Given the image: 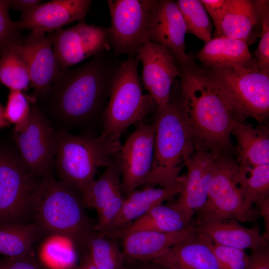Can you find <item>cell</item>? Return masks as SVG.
<instances>
[{
  "label": "cell",
  "mask_w": 269,
  "mask_h": 269,
  "mask_svg": "<svg viewBox=\"0 0 269 269\" xmlns=\"http://www.w3.org/2000/svg\"><path fill=\"white\" fill-rule=\"evenodd\" d=\"M114 71L100 54L77 68H60L46 92L34 102L57 132L89 127L109 95Z\"/></svg>",
  "instance_id": "2"
},
{
  "label": "cell",
  "mask_w": 269,
  "mask_h": 269,
  "mask_svg": "<svg viewBox=\"0 0 269 269\" xmlns=\"http://www.w3.org/2000/svg\"><path fill=\"white\" fill-rule=\"evenodd\" d=\"M31 106L22 91L10 90L4 109V116L9 124L14 125L15 132H21L27 127Z\"/></svg>",
  "instance_id": "34"
},
{
  "label": "cell",
  "mask_w": 269,
  "mask_h": 269,
  "mask_svg": "<svg viewBox=\"0 0 269 269\" xmlns=\"http://www.w3.org/2000/svg\"></svg>",
  "instance_id": "48"
},
{
  "label": "cell",
  "mask_w": 269,
  "mask_h": 269,
  "mask_svg": "<svg viewBox=\"0 0 269 269\" xmlns=\"http://www.w3.org/2000/svg\"><path fill=\"white\" fill-rule=\"evenodd\" d=\"M217 156L205 150H195L184 163L187 173L179 197L174 203L192 220L207 200Z\"/></svg>",
  "instance_id": "17"
},
{
  "label": "cell",
  "mask_w": 269,
  "mask_h": 269,
  "mask_svg": "<svg viewBox=\"0 0 269 269\" xmlns=\"http://www.w3.org/2000/svg\"><path fill=\"white\" fill-rule=\"evenodd\" d=\"M39 231L35 224L0 225V254L6 257L31 255L33 244Z\"/></svg>",
  "instance_id": "28"
},
{
  "label": "cell",
  "mask_w": 269,
  "mask_h": 269,
  "mask_svg": "<svg viewBox=\"0 0 269 269\" xmlns=\"http://www.w3.org/2000/svg\"><path fill=\"white\" fill-rule=\"evenodd\" d=\"M109 27L90 25L82 20L51 34L60 68H68L100 54L109 46Z\"/></svg>",
  "instance_id": "13"
},
{
  "label": "cell",
  "mask_w": 269,
  "mask_h": 269,
  "mask_svg": "<svg viewBox=\"0 0 269 269\" xmlns=\"http://www.w3.org/2000/svg\"><path fill=\"white\" fill-rule=\"evenodd\" d=\"M57 132L34 102L26 128L21 132H13L21 159L37 177L53 173Z\"/></svg>",
  "instance_id": "11"
},
{
  "label": "cell",
  "mask_w": 269,
  "mask_h": 269,
  "mask_svg": "<svg viewBox=\"0 0 269 269\" xmlns=\"http://www.w3.org/2000/svg\"><path fill=\"white\" fill-rule=\"evenodd\" d=\"M26 63L35 99L43 95L53 82L60 69L51 35L38 30L30 31L20 47Z\"/></svg>",
  "instance_id": "16"
},
{
  "label": "cell",
  "mask_w": 269,
  "mask_h": 269,
  "mask_svg": "<svg viewBox=\"0 0 269 269\" xmlns=\"http://www.w3.org/2000/svg\"><path fill=\"white\" fill-rule=\"evenodd\" d=\"M149 266L150 269H170L168 268L151 261L149 262Z\"/></svg>",
  "instance_id": "46"
},
{
  "label": "cell",
  "mask_w": 269,
  "mask_h": 269,
  "mask_svg": "<svg viewBox=\"0 0 269 269\" xmlns=\"http://www.w3.org/2000/svg\"><path fill=\"white\" fill-rule=\"evenodd\" d=\"M121 191L120 156L106 167L98 179L93 180L81 194L84 207L97 213L110 202Z\"/></svg>",
  "instance_id": "27"
},
{
  "label": "cell",
  "mask_w": 269,
  "mask_h": 269,
  "mask_svg": "<svg viewBox=\"0 0 269 269\" xmlns=\"http://www.w3.org/2000/svg\"><path fill=\"white\" fill-rule=\"evenodd\" d=\"M120 137L57 132L54 169L59 180L81 194L95 179L99 168L108 167L119 157Z\"/></svg>",
  "instance_id": "3"
},
{
  "label": "cell",
  "mask_w": 269,
  "mask_h": 269,
  "mask_svg": "<svg viewBox=\"0 0 269 269\" xmlns=\"http://www.w3.org/2000/svg\"><path fill=\"white\" fill-rule=\"evenodd\" d=\"M22 42L11 43L0 50V82L9 90L22 91L30 84L28 69L20 52Z\"/></svg>",
  "instance_id": "29"
},
{
  "label": "cell",
  "mask_w": 269,
  "mask_h": 269,
  "mask_svg": "<svg viewBox=\"0 0 269 269\" xmlns=\"http://www.w3.org/2000/svg\"><path fill=\"white\" fill-rule=\"evenodd\" d=\"M155 0H108L109 43L116 53L134 57L149 42L148 31Z\"/></svg>",
  "instance_id": "10"
},
{
  "label": "cell",
  "mask_w": 269,
  "mask_h": 269,
  "mask_svg": "<svg viewBox=\"0 0 269 269\" xmlns=\"http://www.w3.org/2000/svg\"><path fill=\"white\" fill-rule=\"evenodd\" d=\"M138 57H129L115 70L110 99L102 115L104 136L121 135L130 126L141 122L157 107L151 97L142 92L137 67Z\"/></svg>",
  "instance_id": "6"
},
{
  "label": "cell",
  "mask_w": 269,
  "mask_h": 269,
  "mask_svg": "<svg viewBox=\"0 0 269 269\" xmlns=\"http://www.w3.org/2000/svg\"><path fill=\"white\" fill-rule=\"evenodd\" d=\"M151 262L170 269H223L211 248L209 239L197 232Z\"/></svg>",
  "instance_id": "21"
},
{
  "label": "cell",
  "mask_w": 269,
  "mask_h": 269,
  "mask_svg": "<svg viewBox=\"0 0 269 269\" xmlns=\"http://www.w3.org/2000/svg\"><path fill=\"white\" fill-rule=\"evenodd\" d=\"M0 269H46L31 255L19 257L0 258Z\"/></svg>",
  "instance_id": "38"
},
{
  "label": "cell",
  "mask_w": 269,
  "mask_h": 269,
  "mask_svg": "<svg viewBox=\"0 0 269 269\" xmlns=\"http://www.w3.org/2000/svg\"><path fill=\"white\" fill-rule=\"evenodd\" d=\"M153 158L148 186H171L179 181L184 163L195 151L179 99L156 108Z\"/></svg>",
  "instance_id": "5"
},
{
  "label": "cell",
  "mask_w": 269,
  "mask_h": 269,
  "mask_svg": "<svg viewBox=\"0 0 269 269\" xmlns=\"http://www.w3.org/2000/svg\"><path fill=\"white\" fill-rule=\"evenodd\" d=\"M239 166L240 184L245 196L251 203L259 206L269 199V163Z\"/></svg>",
  "instance_id": "31"
},
{
  "label": "cell",
  "mask_w": 269,
  "mask_h": 269,
  "mask_svg": "<svg viewBox=\"0 0 269 269\" xmlns=\"http://www.w3.org/2000/svg\"><path fill=\"white\" fill-rule=\"evenodd\" d=\"M193 224L174 203L157 205L135 220L117 236L136 231L149 230L161 232H174L185 229Z\"/></svg>",
  "instance_id": "26"
},
{
  "label": "cell",
  "mask_w": 269,
  "mask_h": 269,
  "mask_svg": "<svg viewBox=\"0 0 269 269\" xmlns=\"http://www.w3.org/2000/svg\"><path fill=\"white\" fill-rule=\"evenodd\" d=\"M197 58L203 67L230 64L260 70L246 43L225 36L215 37L205 43Z\"/></svg>",
  "instance_id": "24"
},
{
  "label": "cell",
  "mask_w": 269,
  "mask_h": 269,
  "mask_svg": "<svg viewBox=\"0 0 269 269\" xmlns=\"http://www.w3.org/2000/svg\"><path fill=\"white\" fill-rule=\"evenodd\" d=\"M71 242L64 237L53 235L44 243L41 256L49 269H62L74 266L73 252L70 247Z\"/></svg>",
  "instance_id": "33"
},
{
  "label": "cell",
  "mask_w": 269,
  "mask_h": 269,
  "mask_svg": "<svg viewBox=\"0 0 269 269\" xmlns=\"http://www.w3.org/2000/svg\"><path fill=\"white\" fill-rule=\"evenodd\" d=\"M154 123H140L122 145L120 154L121 191L126 197L137 188L147 187L153 158Z\"/></svg>",
  "instance_id": "12"
},
{
  "label": "cell",
  "mask_w": 269,
  "mask_h": 269,
  "mask_svg": "<svg viewBox=\"0 0 269 269\" xmlns=\"http://www.w3.org/2000/svg\"><path fill=\"white\" fill-rule=\"evenodd\" d=\"M176 64L181 87L179 99L195 150L232 155L233 122H245L242 112L225 88L194 60Z\"/></svg>",
  "instance_id": "1"
},
{
  "label": "cell",
  "mask_w": 269,
  "mask_h": 269,
  "mask_svg": "<svg viewBox=\"0 0 269 269\" xmlns=\"http://www.w3.org/2000/svg\"><path fill=\"white\" fill-rule=\"evenodd\" d=\"M40 179L26 167L14 144L0 143V225L25 223Z\"/></svg>",
  "instance_id": "8"
},
{
  "label": "cell",
  "mask_w": 269,
  "mask_h": 269,
  "mask_svg": "<svg viewBox=\"0 0 269 269\" xmlns=\"http://www.w3.org/2000/svg\"><path fill=\"white\" fill-rule=\"evenodd\" d=\"M136 55L142 65V81L144 88L157 107L165 105L171 96V90L179 72L174 55L165 47L148 42Z\"/></svg>",
  "instance_id": "14"
},
{
  "label": "cell",
  "mask_w": 269,
  "mask_h": 269,
  "mask_svg": "<svg viewBox=\"0 0 269 269\" xmlns=\"http://www.w3.org/2000/svg\"><path fill=\"white\" fill-rule=\"evenodd\" d=\"M185 175L176 183L166 187L148 186L136 189L125 198L120 211L104 235L117 237L126 226L153 207L171 199L182 190Z\"/></svg>",
  "instance_id": "20"
},
{
  "label": "cell",
  "mask_w": 269,
  "mask_h": 269,
  "mask_svg": "<svg viewBox=\"0 0 269 269\" xmlns=\"http://www.w3.org/2000/svg\"><path fill=\"white\" fill-rule=\"evenodd\" d=\"M261 20V37L258 47L254 52L259 69L269 72V0H255Z\"/></svg>",
  "instance_id": "35"
},
{
  "label": "cell",
  "mask_w": 269,
  "mask_h": 269,
  "mask_svg": "<svg viewBox=\"0 0 269 269\" xmlns=\"http://www.w3.org/2000/svg\"><path fill=\"white\" fill-rule=\"evenodd\" d=\"M207 12L212 20L216 30L229 5L230 0H201Z\"/></svg>",
  "instance_id": "39"
},
{
  "label": "cell",
  "mask_w": 269,
  "mask_h": 269,
  "mask_svg": "<svg viewBox=\"0 0 269 269\" xmlns=\"http://www.w3.org/2000/svg\"><path fill=\"white\" fill-rule=\"evenodd\" d=\"M10 0H0V50L13 43L20 42L24 39L8 14Z\"/></svg>",
  "instance_id": "37"
},
{
  "label": "cell",
  "mask_w": 269,
  "mask_h": 269,
  "mask_svg": "<svg viewBox=\"0 0 269 269\" xmlns=\"http://www.w3.org/2000/svg\"><path fill=\"white\" fill-rule=\"evenodd\" d=\"M176 4L186 25L187 33H191L205 43L211 39L213 23L199 0H178Z\"/></svg>",
  "instance_id": "32"
},
{
  "label": "cell",
  "mask_w": 269,
  "mask_h": 269,
  "mask_svg": "<svg viewBox=\"0 0 269 269\" xmlns=\"http://www.w3.org/2000/svg\"><path fill=\"white\" fill-rule=\"evenodd\" d=\"M197 231L192 224L174 232L141 230L126 233L122 239V253L125 261L145 262L154 259L168 249L190 238Z\"/></svg>",
  "instance_id": "19"
},
{
  "label": "cell",
  "mask_w": 269,
  "mask_h": 269,
  "mask_svg": "<svg viewBox=\"0 0 269 269\" xmlns=\"http://www.w3.org/2000/svg\"><path fill=\"white\" fill-rule=\"evenodd\" d=\"M210 244L223 269H247L250 256L245 250L217 244L210 240Z\"/></svg>",
  "instance_id": "36"
},
{
  "label": "cell",
  "mask_w": 269,
  "mask_h": 269,
  "mask_svg": "<svg viewBox=\"0 0 269 269\" xmlns=\"http://www.w3.org/2000/svg\"><path fill=\"white\" fill-rule=\"evenodd\" d=\"M39 0H10V7L20 11L21 15H24L41 3Z\"/></svg>",
  "instance_id": "41"
},
{
  "label": "cell",
  "mask_w": 269,
  "mask_h": 269,
  "mask_svg": "<svg viewBox=\"0 0 269 269\" xmlns=\"http://www.w3.org/2000/svg\"><path fill=\"white\" fill-rule=\"evenodd\" d=\"M261 30L260 14L255 0H230L228 8L215 30V37L233 38L248 45L260 37Z\"/></svg>",
  "instance_id": "23"
},
{
  "label": "cell",
  "mask_w": 269,
  "mask_h": 269,
  "mask_svg": "<svg viewBox=\"0 0 269 269\" xmlns=\"http://www.w3.org/2000/svg\"><path fill=\"white\" fill-rule=\"evenodd\" d=\"M232 135L237 141V160L241 166L269 163V130L266 126L255 128L235 120Z\"/></svg>",
  "instance_id": "25"
},
{
  "label": "cell",
  "mask_w": 269,
  "mask_h": 269,
  "mask_svg": "<svg viewBox=\"0 0 269 269\" xmlns=\"http://www.w3.org/2000/svg\"><path fill=\"white\" fill-rule=\"evenodd\" d=\"M91 0H53L40 3L15 22L17 28L50 32L85 17Z\"/></svg>",
  "instance_id": "18"
},
{
  "label": "cell",
  "mask_w": 269,
  "mask_h": 269,
  "mask_svg": "<svg viewBox=\"0 0 269 269\" xmlns=\"http://www.w3.org/2000/svg\"><path fill=\"white\" fill-rule=\"evenodd\" d=\"M247 269H269V245L253 250Z\"/></svg>",
  "instance_id": "40"
},
{
  "label": "cell",
  "mask_w": 269,
  "mask_h": 269,
  "mask_svg": "<svg viewBox=\"0 0 269 269\" xmlns=\"http://www.w3.org/2000/svg\"><path fill=\"white\" fill-rule=\"evenodd\" d=\"M259 213L264 219L265 226L264 233L269 236V199L262 203L259 206Z\"/></svg>",
  "instance_id": "42"
},
{
  "label": "cell",
  "mask_w": 269,
  "mask_h": 269,
  "mask_svg": "<svg viewBox=\"0 0 269 269\" xmlns=\"http://www.w3.org/2000/svg\"><path fill=\"white\" fill-rule=\"evenodd\" d=\"M9 124L4 116V108L0 103V129L7 127Z\"/></svg>",
  "instance_id": "44"
},
{
  "label": "cell",
  "mask_w": 269,
  "mask_h": 269,
  "mask_svg": "<svg viewBox=\"0 0 269 269\" xmlns=\"http://www.w3.org/2000/svg\"><path fill=\"white\" fill-rule=\"evenodd\" d=\"M231 96L246 119L263 124L269 115V72L237 65L203 67Z\"/></svg>",
  "instance_id": "9"
},
{
  "label": "cell",
  "mask_w": 269,
  "mask_h": 269,
  "mask_svg": "<svg viewBox=\"0 0 269 269\" xmlns=\"http://www.w3.org/2000/svg\"><path fill=\"white\" fill-rule=\"evenodd\" d=\"M86 246L91 261L98 269H126L122 251L111 237L92 232Z\"/></svg>",
  "instance_id": "30"
},
{
  "label": "cell",
  "mask_w": 269,
  "mask_h": 269,
  "mask_svg": "<svg viewBox=\"0 0 269 269\" xmlns=\"http://www.w3.org/2000/svg\"><path fill=\"white\" fill-rule=\"evenodd\" d=\"M74 269H98L91 261L88 253L82 258L79 265Z\"/></svg>",
  "instance_id": "43"
},
{
  "label": "cell",
  "mask_w": 269,
  "mask_h": 269,
  "mask_svg": "<svg viewBox=\"0 0 269 269\" xmlns=\"http://www.w3.org/2000/svg\"><path fill=\"white\" fill-rule=\"evenodd\" d=\"M186 25L176 1L155 0L150 14L148 39L149 42L167 48L176 62L186 64L193 61L185 52Z\"/></svg>",
  "instance_id": "15"
},
{
  "label": "cell",
  "mask_w": 269,
  "mask_h": 269,
  "mask_svg": "<svg viewBox=\"0 0 269 269\" xmlns=\"http://www.w3.org/2000/svg\"><path fill=\"white\" fill-rule=\"evenodd\" d=\"M193 223L232 219L255 223L259 211L246 198L240 184V166L231 155H217L207 200Z\"/></svg>",
  "instance_id": "7"
},
{
  "label": "cell",
  "mask_w": 269,
  "mask_h": 269,
  "mask_svg": "<svg viewBox=\"0 0 269 269\" xmlns=\"http://www.w3.org/2000/svg\"><path fill=\"white\" fill-rule=\"evenodd\" d=\"M84 208L80 193L56 179L54 173L40 178L32 210L40 231L86 245L93 231Z\"/></svg>",
  "instance_id": "4"
},
{
  "label": "cell",
  "mask_w": 269,
  "mask_h": 269,
  "mask_svg": "<svg viewBox=\"0 0 269 269\" xmlns=\"http://www.w3.org/2000/svg\"><path fill=\"white\" fill-rule=\"evenodd\" d=\"M140 263L131 269H150L149 262H140Z\"/></svg>",
  "instance_id": "45"
},
{
  "label": "cell",
  "mask_w": 269,
  "mask_h": 269,
  "mask_svg": "<svg viewBox=\"0 0 269 269\" xmlns=\"http://www.w3.org/2000/svg\"><path fill=\"white\" fill-rule=\"evenodd\" d=\"M197 232L212 242L251 250L269 245V236L258 228H249L232 219H214L193 223Z\"/></svg>",
  "instance_id": "22"
},
{
  "label": "cell",
  "mask_w": 269,
  "mask_h": 269,
  "mask_svg": "<svg viewBox=\"0 0 269 269\" xmlns=\"http://www.w3.org/2000/svg\"><path fill=\"white\" fill-rule=\"evenodd\" d=\"M74 267H75V266H73V267H70V268H65V269H74ZM46 269H47V268H46Z\"/></svg>",
  "instance_id": "47"
}]
</instances>
